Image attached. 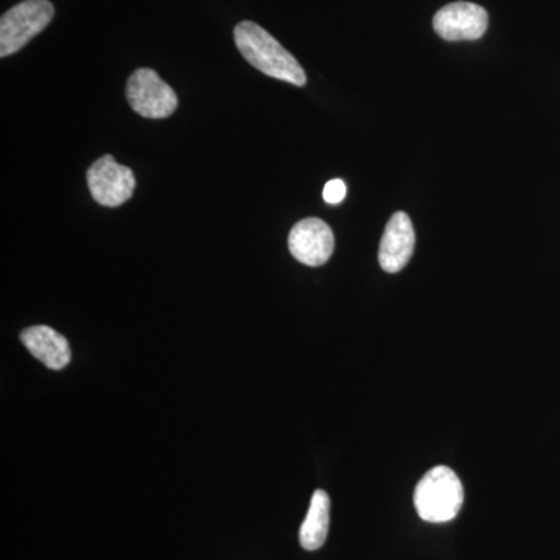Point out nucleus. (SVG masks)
<instances>
[{
  "label": "nucleus",
  "instance_id": "nucleus-8",
  "mask_svg": "<svg viewBox=\"0 0 560 560\" xmlns=\"http://www.w3.org/2000/svg\"><path fill=\"white\" fill-rule=\"evenodd\" d=\"M416 234L411 219L405 212L390 217L378 249V264L386 272H399L415 253Z\"/></svg>",
  "mask_w": 560,
  "mask_h": 560
},
{
  "label": "nucleus",
  "instance_id": "nucleus-7",
  "mask_svg": "<svg viewBox=\"0 0 560 560\" xmlns=\"http://www.w3.org/2000/svg\"><path fill=\"white\" fill-rule=\"evenodd\" d=\"M488 11L477 3L455 2L445 5L434 16V32L442 39L475 40L480 39L488 31Z\"/></svg>",
  "mask_w": 560,
  "mask_h": 560
},
{
  "label": "nucleus",
  "instance_id": "nucleus-3",
  "mask_svg": "<svg viewBox=\"0 0 560 560\" xmlns=\"http://www.w3.org/2000/svg\"><path fill=\"white\" fill-rule=\"evenodd\" d=\"M49 0H24L3 13L0 20V57L24 49L54 20Z\"/></svg>",
  "mask_w": 560,
  "mask_h": 560
},
{
  "label": "nucleus",
  "instance_id": "nucleus-4",
  "mask_svg": "<svg viewBox=\"0 0 560 560\" xmlns=\"http://www.w3.org/2000/svg\"><path fill=\"white\" fill-rule=\"evenodd\" d=\"M127 101L145 119H165L178 108V95L153 69H138L127 83Z\"/></svg>",
  "mask_w": 560,
  "mask_h": 560
},
{
  "label": "nucleus",
  "instance_id": "nucleus-2",
  "mask_svg": "<svg viewBox=\"0 0 560 560\" xmlns=\"http://www.w3.org/2000/svg\"><path fill=\"white\" fill-rule=\"evenodd\" d=\"M463 503V482L451 467H434L416 486L415 506L422 521L451 522L458 517Z\"/></svg>",
  "mask_w": 560,
  "mask_h": 560
},
{
  "label": "nucleus",
  "instance_id": "nucleus-6",
  "mask_svg": "<svg viewBox=\"0 0 560 560\" xmlns=\"http://www.w3.org/2000/svg\"><path fill=\"white\" fill-rule=\"evenodd\" d=\"M291 256L307 267H320L330 259L335 237L329 224L319 219H305L294 224L289 235Z\"/></svg>",
  "mask_w": 560,
  "mask_h": 560
},
{
  "label": "nucleus",
  "instance_id": "nucleus-9",
  "mask_svg": "<svg viewBox=\"0 0 560 560\" xmlns=\"http://www.w3.org/2000/svg\"><path fill=\"white\" fill-rule=\"evenodd\" d=\"M21 341L49 370L61 371L70 363L68 340L49 326H32L22 330Z\"/></svg>",
  "mask_w": 560,
  "mask_h": 560
},
{
  "label": "nucleus",
  "instance_id": "nucleus-11",
  "mask_svg": "<svg viewBox=\"0 0 560 560\" xmlns=\"http://www.w3.org/2000/svg\"><path fill=\"white\" fill-rule=\"evenodd\" d=\"M346 194H348V189H346L345 180L341 179L329 180L323 190L324 201L327 205H340L345 200Z\"/></svg>",
  "mask_w": 560,
  "mask_h": 560
},
{
  "label": "nucleus",
  "instance_id": "nucleus-1",
  "mask_svg": "<svg viewBox=\"0 0 560 560\" xmlns=\"http://www.w3.org/2000/svg\"><path fill=\"white\" fill-rule=\"evenodd\" d=\"M234 40L242 57L265 75L300 88L307 83L305 70L296 58L256 22L235 25Z\"/></svg>",
  "mask_w": 560,
  "mask_h": 560
},
{
  "label": "nucleus",
  "instance_id": "nucleus-10",
  "mask_svg": "<svg viewBox=\"0 0 560 560\" xmlns=\"http://www.w3.org/2000/svg\"><path fill=\"white\" fill-rule=\"evenodd\" d=\"M330 525V497L326 490L318 489L313 493L307 517L300 530L301 547L307 551H316L326 544Z\"/></svg>",
  "mask_w": 560,
  "mask_h": 560
},
{
  "label": "nucleus",
  "instance_id": "nucleus-5",
  "mask_svg": "<svg viewBox=\"0 0 560 560\" xmlns=\"http://www.w3.org/2000/svg\"><path fill=\"white\" fill-rule=\"evenodd\" d=\"M92 198L105 208H119L132 197L136 187L135 173L105 154L91 165L86 173Z\"/></svg>",
  "mask_w": 560,
  "mask_h": 560
}]
</instances>
